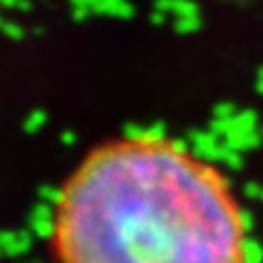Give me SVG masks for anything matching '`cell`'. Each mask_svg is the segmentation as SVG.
<instances>
[{"instance_id": "6da1fadb", "label": "cell", "mask_w": 263, "mask_h": 263, "mask_svg": "<svg viewBox=\"0 0 263 263\" xmlns=\"http://www.w3.org/2000/svg\"><path fill=\"white\" fill-rule=\"evenodd\" d=\"M60 263H252L226 176L164 136L99 145L55 197Z\"/></svg>"}]
</instances>
